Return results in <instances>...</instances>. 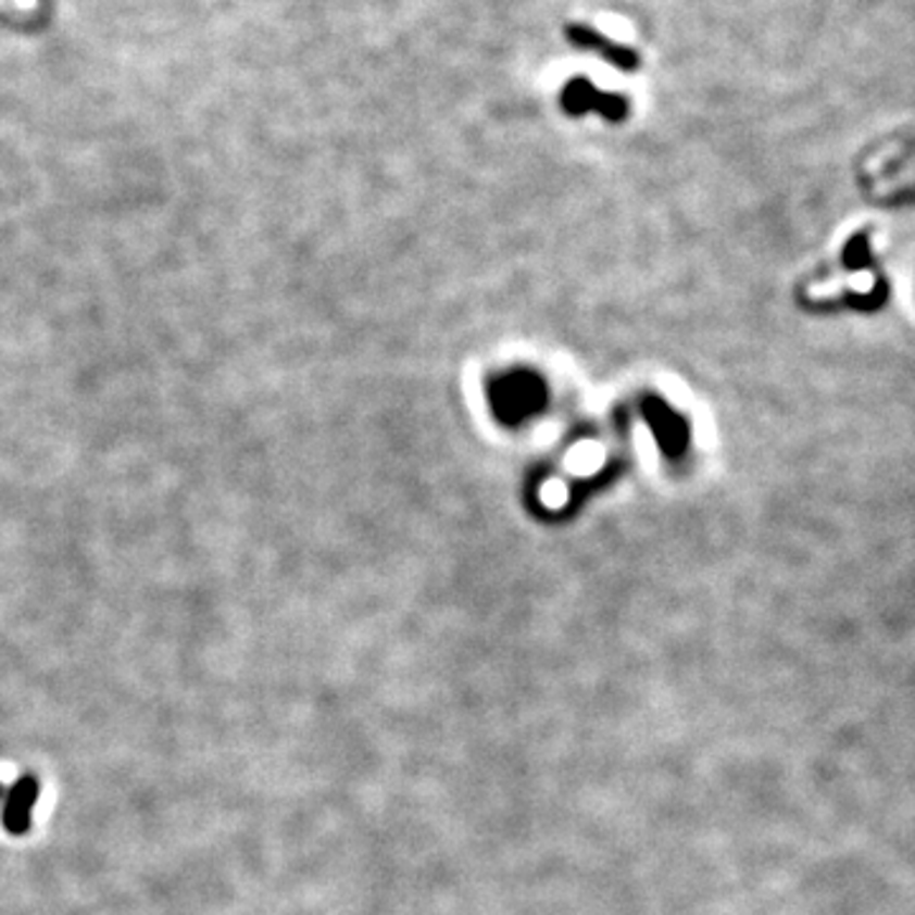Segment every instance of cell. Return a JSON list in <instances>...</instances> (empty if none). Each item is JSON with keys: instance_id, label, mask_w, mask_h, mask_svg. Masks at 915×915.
Listing matches in <instances>:
<instances>
[{"instance_id": "1", "label": "cell", "mask_w": 915, "mask_h": 915, "mask_svg": "<svg viewBox=\"0 0 915 915\" xmlns=\"http://www.w3.org/2000/svg\"><path fill=\"white\" fill-rule=\"evenodd\" d=\"M544 402V387L531 374H512L493 387V404L504 419H524Z\"/></svg>"}, {"instance_id": "2", "label": "cell", "mask_w": 915, "mask_h": 915, "mask_svg": "<svg viewBox=\"0 0 915 915\" xmlns=\"http://www.w3.org/2000/svg\"><path fill=\"white\" fill-rule=\"evenodd\" d=\"M41 784L34 774H24L16 784L11 786L3 799V812H0V824L11 837H24L32 829V814L36 801H39Z\"/></svg>"}, {"instance_id": "3", "label": "cell", "mask_w": 915, "mask_h": 915, "mask_svg": "<svg viewBox=\"0 0 915 915\" xmlns=\"http://www.w3.org/2000/svg\"><path fill=\"white\" fill-rule=\"evenodd\" d=\"M565 36L575 43V47L596 51V54L603 57L607 64L616 66V70H621V72H636L641 66V57L636 54L631 47H624V43L611 41L607 36L600 34L598 28L585 26V24H567Z\"/></svg>"}, {"instance_id": "4", "label": "cell", "mask_w": 915, "mask_h": 915, "mask_svg": "<svg viewBox=\"0 0 915 915\" xmlns=\"http://www.w3.org/2000/svg\"><path fill=\"white\" fill-rule=\"evenodd\" d=\"M562 104H565V110L573 112V115L596 110L600 112V115H605L611 120H621V117H626V112H628V104L624 97L598 92L588 79L569 82V85L565 87V92H562Z\"/></svg>"}, {"instance_id": "5", "label": "cell", "mask_w": 915, "mask_h": 915, "mask_svg": "<svg viewBox=\"0 0 915 915\" xmlns=\"http://www.w3.org/2000/svg\"><path fill=\"white\" fill-rule=\"evenodd\" d=\"M647 415H649V419H654V425L659 427L656 435H659V442H662L664 450H669V453H679V450L685 448V440H687L685 425H681L669 410H664V404H649Z\"/></svg>"}, {"instance_id": "6", "label": "cell", "mask_w": 915, "mask_h": 915, "mask_svg": "<svg viewBox=\"0 0 915 915\" xmlns=\"http://www.w3.org/2000/svg\"><path fill=\"white\" fill-rule=\"evenodd\" d=\"M842 262H844L847 270H873L875 267V258H873V250H869L867 231H860V235H854L850 242H847L844 252H842Z\"/></svg>"}, {"instance_id": "7", "label": "cell", "mask_w": 915, "mask_h": 915, "mask_svg": "<svg viewBox=\"0 0 915 915\" xmlns=\"http://www.w3.org/2000/svg\"><path fill=\"white\" fill-rule=\"evenodd\" d=\"M5 793H9V789H5L3 784H0V804H3V799H5Z\"/></svg>"}]
</instances>
